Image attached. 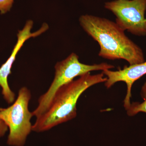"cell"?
Wrapping results in <instances>:
<instances>
[{"instance_id": "cell-1", "label": "cell", "mask_w": 146, "mask_h": 146, "mask_svg": "<svg viewBox=\"0 0 146 146\" xmlns=\"http://www.w3.org/2000/svg\"><path fill=\"white\" fill-rule=\"evenodd\" d=\"M79 22L85 32L99 45L100 57L111 60L123 59L129 65L145 61L142 49L116 23L89 15L80 16Z\"/></svg>"}, {"instance_id": "cell-2", "label": "cell", "mask_w": 146, "mask_h": 146, "mask_svg": "<svg viewBox=\"0 0 146 146\" xmlns=\"http://www.w3.org/2000/svg\"><path fill=\"white\" fill-rule=\"evenodd\" d=\"M106 80L102 72L94 75L88 73L61 86L56 92L46 110L36 118L32 131H47L74 119L77 116V103L82 94L89 87L105 82Z\"/></svg>"}, {"instance_id": "cell-3", "label": "cell", "mask_w": 146, "mask_h": 146, "mask_svg": "<svg viewBox=\"0 0 146 146\" xmlns=\"http://www.w3.org/2000/svg\"><path fill=\"white\" fill-rule=\"evenodd\" d=\"M114 65L102 63L93 65H87L80 62L79 56L75 53H71L62 61L55 65L54 77L46 92L39 97L37 107L32 112L36 118L46 110L56 91L61 86L74 80L77 77L80 76L94 71L111 70Z\"/></svg>"}, {"instance_id": "cell-4", "label": "cell", "mask_w": 146, "mask_h": 146, "mask_svg": "<svg viewBox=\"0 0 146 146\" xmlns=\"http://www.w3.org/2000/svg\"><path fill=\"white\" fill-rule=\"evenodd\" d=\"M31 92L27 87H22L13 104L7 108H0V118L9 129L7 143L12 146H24L28 136L32 131L31 120L32 112L29 109Z\"/></svg>"}, {"instance_id": "cell-5", "label": "cell", "mask_w": 146, "mask_h": 146, "mask_svg": "<svg viewBox=\"0 0 146 146\" xmlns=\"http://www.w3.org/2000/svg\"><path fill=\"white\" fill-rule=\"evenodd\" d=\"M105 8L116 16V23L133 35L146 36V0H115L105 3Z\"/></svg>"}, {"instance_id": "cell-6", "label": "cell", "mask_w": 146, "mask_h": 146, "mask_svg": "<svg viewBox=\"0 0 146 146\" xmlns=\"http://www.w3.org/2000/svg\"><path fill=\"white\" fill-rule=\"evenodd\" d=\"M33 23L31 20L26 22L23 29L18 31L17 41L9 58L0 67V86L2 89V94L4 98L9 104L15 101V94L11 89L8 82L9 76L11 74V69L18 52L27 40L32 37H35L45 32L49 28L46 23H44L37 31L31 33Z\"/></svg>"}, {"instance_id": "cell-7", "label": "cell", "mask_w": 146, "mask_h": 146, "mask_svg": "<svg viewBox=\"0 0 146 146\" xmlns=\"http://www.w3.org/2000/svg\"><path fill=\"white\" fill-rule=\"evenodd\" d=\"M102 73L107 78L105 86L107 89L111 88L119 82H123L126 84L127 93L124 100L123 106L127 110L131 104L130 99L132 85L135 82L146 74V61L129 66H125L123 69H119L117 71L105 70Z\"/></svg>"}, {"instance_id": "cell-8", "label": "cell", "mask_w": 146, "mask_h": 146, "mask_svg": "<svg viewBox=\"0 0 146 146\" xmlns=\"http://www.w3.org/2000/svg\"><path fill=\"white\" fill-rule=\"evenodd\" d=\"M141 95L143 102L142 103L133 102L126 110L127 114L130 117L136 115L140 112L146 113V82L141 89Z\"/></svg>"}, {"instance_id": "cell-9", "label": "cell", "mask_w": 146, "mask_h": 146, "mask_svg": "<svg viewBox=\"0 0 146 146\" xmlns=\"http://www.w3.org/2000/svg\"><path fill=\"white\" fill-rule=\"evenodd\" d=\"M14 0H0V13L5 14L10 10Z\"/></svg>"}, {"instance_id": "cell-10", "label": "cell", "mask_w": 146, "mask_h": 146, "mask_svg": "<svg viewBox=\"0 0 146 146\" xmlns=\"http://www.w3.org/2000/svg\"><path fill=\"white\" fill-rule=\"evenodd\" d=\"M8 127L4 122L0 118V138L4 136L8 130Z\"/></svg>"}]
</instances>
